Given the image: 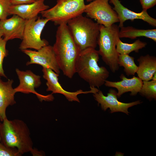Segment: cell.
Returning <instances> with one entry per match:
<instances>
[{"label": "cell", "mask_w": 156, "mask_h": 156, "mask_svg": "<svg viewBox=\"0 0 156 156\" xmlns=\"http://www.w3.org/2000/svg\"><path fill=\"white\" fill-rule=\"evenodd\" d=\"M55 38L53 47L59 67L64 75L72 79L76 73L75 64L81 51L66 23L58 25Z\"/></svg>", "instance_id": "1"}, {"label": "cell", "mask_w": 156, "mask_h": 156, "mask_svg": "<svg viewBox=\"0 0 156 156\" xmlns=\"http://www.w3.org/2000/svg\"><path fill=\"white\" fill-rule=\"evenodd\" d=\"M98 51L89 48L80 51L75 64V72L87 82L90 87H99L103 85L109 73L105 67L99 66Z\"/></svg>", "instance_id": "2"}, {"label": "cell", "mask_w": 156, "mask_h": 156, "mask_svg": "<svg viewBox=\"0 0 156 156\" xmlns=\"http://www.w3.org/2000/svg\"><path fill=\"white\" fill-rule=\"evenodd\" d=\"M1 141L6 146L16 148L22 155L31 152L33 148L30 130L23 120L5 118L0 129Z\"/></svg>", "instance_id": "3"}, {"label": "cell", "mask_w": 156, "mask_h": 156, "mask_svg": "<svg viewBox=\"0 0 156 156\" xmlns=\"http://www.w3.org/2000/svg\"><path fill=\"white\" fill-rule=\"evenodd\" d=\"M73 40L82 51L89 48L95 49L100 34V24L82 14L67 23Z\"/></svg>", "instance_id": "4"}, {"label": "cell", "mask_w": 156, "mask_h": 156, "mask_svg": "<svg viewBox=\"0 0 156 156\" xmlns=\"http://www.w3.org/2000/svg\"><path fill=\"white\" fill-rule=\"evenodd\" d=\"M119 28L115 24L109 27L100 25V34L97 41L98 51L103 61L113 73L119 68L118 63L119 54L116 49L117 42L120 39Z\"/></svg>", "instance_id": "5"}, {"label": "cell", "mask_w": 156, "mask_h": 156, "mask_svg": "<svg viewBox=\"0 0 156 156\" xmlns=\"http://www.w3.org/2000/svg\"><path fill=\"white\" fill-rule=\"evenodd\" d=\"M85 0H57L53 7L41 12L42 17L59 25L84 13Z\"/></svg>", "instance_id": "6"}, {"label": "cell", "mask_w": 156, "mask_h": 156, "mask_svg": "<svg viewBox=\"0 0 156 156\" xmlns=\"http://www.w3.org/2000/svg\"><path fill=\"white\" fill-rule=\"evenodd\" d=\"M49 20L45 18L38 16L27 20L19 49L21 51L34 49L38 50L42 47L49 45L46 40L42 39V32Z\"/></svg>", "instance_id": "7"}, {"label": "cell", "mask_w": 156, "mask_h": 156, "mask_svg": "<svg viewBox=\"0 0 156 156\" xmlns=\"http://www.w3.org/2000/svg\"><path fill=\"white\" fill-rule=\"evenodd\" d=\"M109 0H94L86 5L84 12L91 19L106 27L119 22L118 16L109 3Z\"/></svg>", "instance_id": "8"}, {"label": "cell", "mask_w": 156, "mask_h": 156, "mask_svg": "<svg viewBox=\"0 0 156 156\" xmlns=\"http://www.w3.org/2000/svg\"><path fill=\"white\" fill-rule=\"evenodd\" d=\"M16 71L19 80V85L14 88L16 92L34 94L41 102L43 101H51L54 99L52 94L43 95L35 91V88H38L41 84L40 76L36 75L29 70L24 71L16 68Z\"/></svg>", "instance_id": "9"}, {"label": "cell", "mask_w": 156, "mask_h": 156, "mask_svg": "<svg viewBox=\"0 0 156 156\" xmlns=\"http://www.w3.org/2000/svg\"><path fill=\"white\" fill-rule=\"evenodd\" d=\"M93 94L95 100L99 105H100L102 110L105 111L109 108L111 113L120 112L128 115L129 113L128 112L129 108L142 103L140 100L129 103L119 101L118 99L117 92L113 89L109 90L107 96H105L102 92L99 90Z\"/></svg>", "instance_id": "10"}, {"label": "cell", "mask_w": 156, "mask_h": 156, "mask_svg": "<svg viewBox=\"0 0 156 156\" xmlns=\"http://www.w3.org/2000/svg\"><path fill=\"white\" fill-rule=\"evenodd\" d=\"M42 71L43 77L47 80L46 85L47 87V91H51L52 94L58 93L63 95L70 102L73 101L80 102L77 96L82 94L94 93L99 90L96 87H90V90L83 91L80 89L75 92L67 91L64 89L58 81L59 74L56 73L51 69L42 67Z\"/></svg>", "instance_id": "11"}, {"label": "cell", "mask_w": 156, "mask_h": 156, "mask_svg": "<svg viewBox=\"0 0 156 156\" xmlns=\"http://www.w3.org/2000/svg\"><path fill=\"white\" fill-rule=\"evenodd\" d=\"M22 51L30 58L26 64L27 65L36 64L42 67L49 68L59 74L60 69L59 67L53 46L48 45L37 51L26 49Z\"/></svg>", "instance_id": "12"}, {"label": "cell", "mask_w": 156, "mask_h": 156, "mask_svg": "<svg viewBox=\"0 0 156 156\" xmlns=\"http://www.w3.org/2000/svg\"><path fill=\"white\" fill-rule=\"evenodd\" d=\"M109 2L114 5L113 8L117 14L120 28L123 26L124 23L126 21H133L135 19L142 20L153 27H156V19L151 16L147 10H143L141 12L137 13L125 7L119 0H110Z\"/></svg>", "instance_id": "13"}, {"label": "cell", "mask_w": 156, "mask_h": 156, "mask_svg": "<svg viewBox=\"0 0 156 156\" xmlns=\"http://www.w3.org/2000/svg\"><path fill=\"white\" fill-rule=\"evenodd\" d=\"M8 19L0 20L3 39L7 42L14 39H22L27 20L16 15Z\"/></svg>", "instance_id": "14"}, {"label": "cell", "mask_w": 156, "mask_h": 156, "mask_svg": "<svg viewBox=\"0 0 156 156\" xmlns=\"http://www.w3.org/2000/svg\"><path fill=\"white\" fill-rule=\"evenodd\" d=\"M120 77L121 80L120 81H112L106 80L104 84L106 87L116 88L118 98L126 92H130L131 96H135L139 93L143 83L140 78L134 76L131 78H128L123 74L120 75Z\"/></svg>", "instance_id": "15"}, {"label": "cell", "mask_w": 156, "mask_h": 156, "mask_svg": "<svg viewBox=\"0 0 156 156\" xmlns=\"http://www.w3.org/2000/svg\"><path fill=\"white\" fill-rule=\"evenodd\" d=\"M45 0H38L31 3L12 5L9 10V14L16 15L25 20L37 17L39 14L49 8V6L45 4Z\"/></svg>", "instance_id": "16"}, {"label": "cell", "mask_w": 156, "mask_h": 156, "mask_svg": "<svg viewBox=\"0 0 156 156\" xmlns=\"http://www.w3.org/2000/svg\"><path fill=\"white\" fill-rule=\"evenodd\" d=\"M1 77L0 76V120L3 121L7 118V107L16 103L14 96L16 92L12 87L13 80L8 79L6 81H3Z\"/></svg>", "instance_id": "17"}, {"label": "cell", "mask_w": 156, "mask_h": 156, "mask_svg": "<svg viewBox=\"0 0 156 156\" xmlns=\"http://www.w3.org/2000/svg\"><path fill=\"white\" fill-rule=\"evenodd\" d=\"M137 61L139 63L136 72L138 77L142 81L151 80L156 72V57L147 54L140 56Z\"/></svg>", "instance_id": "18"}, {"label": "cell", "mask_w": 156, "mask_h": 156, "mask_svg": "<svg viewBox=\"0 0 156 156\" xmlns=\"http://www.w3.org/2000/svg\"><path fill=\"white\" fill-rule=\"evenodd\" d=\"M119 30V36L120 38H128L134 39L137 37H144L156 42V29H140L131 26L124 27Z\"/></svg>", "instance_id": "19"}, {"label": "cell", "mask_w": 156, "mask_h": 156, "mask_svg": "<svg viewBox=\"0 0 156 156\" xmlns=\"http://www.w3.org/2000/svg\"><path fill=\"white\" fill-rule=\"evenodd\" d=\"M145 42H142L138 39L131 44L122 42L119 39L116 45V49L117 52L120 54H128L133 51L138 53L139 50L145 47L147 45Z\"/></svg>", "instance_id": "20"}, {"label": "cell", "mask_w": 156, "mask_h": 156, "mask_svg": "<svg viewBox=\"0 0 156 156\" xmlns=\"http://www.w3.org/2000/svg\"><path fill=\"white\" fill-rule=\"evenodd\" d=\"M118 63L119 66L124 68V71L128 76H134L138 69V66L134 61V58L128 54L119 55Z\"/></svg>", "instance_id": "21"}, {"label": "cell", "mask_w": 156, "mask_h": 156, "mask_svg": "<svg viewBox=\"0 0 156 156\" xmlns=\"http://www.w3.org/2000/svg\"><path fill=\"white\" fill-rule=\"evenodd\" d=\"M143 97L151 101L156 99V81H143L142 87L139 92Z\"/></svg>", "instance_id": "22"}, {"label": "cell", "mask_w": 156, "mask_h": 156, "mask_svg": "<svg viewBox=\"0 0 156 156\" xmlns=\"http://www.w3.org/2000/svg\"><path fill=\"white\" fill-rule=\"evenodd\" d=\"M6 42L3 38H0V76L7 78L3 66L4 59L8 55V51L6 48Z\"/></svg>", "instance_id": "23"}, {"label": "cell", "mask_w": 156, "mask_h": 156, "mask_svg": "<svg viewBox=\"0 0 156 156\" xmlns=\"http://www.w3.org/2000/svg\"><path fill=\"white\" fill-rule=\"evenodd\" d=\"M16 148L8 147L0 142V156H21Z\"/></svg>", "instance_id": "24"}, {"label": "cell", "mask_w": 156, "mask_h": 156, "mask_svg": "<svg viewBox=\"0 0 156 156\" xmlns=\"http://www.w3.org/2000/svg\"><path fill=\"white\" fill-rule=\"evenodd\" d=\"M12 5L10 0H0V20L7 18L9 15V11Z\"/></svg>", "instance_id": "25"}, {"label": "cell", "mask_w": 156, "mask_h": 156, "mask_svg": "<svg viewBox=\"0 0 156 156\" xmlns=\"http://www.w3.org/2000/svg\"><path fill=\"white\" fill-rule=\"evenodd\" d=\"M140 1L143 10H147L156 4V0H140Z\"/></svg>", "instance_id": "26"}, {"label": "cell", "mask_w": 156, "mask_h": 156, "mask_svg": "<svg viewBox=\"0 0 156 156\" xmlns=\"http://www.w3.org/2000/svg\"><path fill=\"white\" fill-rule=\"evenodd\" d=\"M38 0H10L12 5L31 3L36 1Z\"/></svg>", "instance_id": "27"}, {"label": "cell", "mask_w": 156, "mask_h": 156, "mask_svg": "<svg viewBox=\"0 0 156 156\" xmlns=\"http://www.w3.org/2000/svg\"><path fill=\"white\" fill-rule=\"evenodd\" d=\"M33 156H43L44 153L41 151H39L36 149H33L32 151L30 152Z\"/></svg>", "instance_id": "28"}, {"label": "cell", "mask_w": 156, "mask_h": 156, "mask_svg": "<svg viewBox=\"0 0 156 156\" xmlns=\"http://www.w3.org/2000/svg\"><path fill=\"white\" fill-rule=\"evenodd\" d=\"M151 80L156 81V72L154 74L152 77Z\"/></svg>", "instance_id": "29"}, {"label": "cell", "mask_w": 156, "mask_h": 156, "mask_svg": "<svg viewBox=\"0 0 156 156\" xmlns=\"http://www.w3.org/2000/svg\"><path fill=\"white\" fill-rule=\"evenodd\" d=\"M3 36V33L2 29L1 27V26H0V38H1V37Z\"/></svg>", "instance_id": "30"}, {"label": "cell", "mask_w": 156, "mask_h": 156, "mask_svg": "<svg viewBox=\"0 0 156 156\" xmlns=\"http://www.w3.org/2000/svg\"><path fill=\"white\" fill-rule=\"evenodd\" d=\"M0 121L1 120H0ZM1 123L0 121V142H1V136H0V129H1Z\"/></svg>", "instance_id": "31"}, {"label": "cell", "mask_w": 156, "mask_h": 156, "mask_svg": "<svg viewBox=\"0 0 156 156\" xmlns=\"http://www.w3.org/2000/svg\"><path fill=\"white\" fill-rule=\"evenodd\" d=\"M93 0H86V1L87 2H91Z\"/></svg>", "instance_id": "32"}]
</instances>
